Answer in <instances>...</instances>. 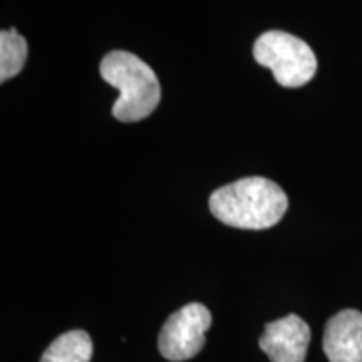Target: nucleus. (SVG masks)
I'll use <instances>...</instances> for the list:
<instances>
[{
	"label": "nucleus",
	"instance_id": "1",
	"mask_svg": "<svg viewBox=\"0 0 362 362\" xmlns=\"http://www.w3.org/2000/svg\"><path fill=\"white\" fill-rule=\"evenodd\" d=\"M288 198L274 181L250 176L215 189L210 210L221 223L242 230H267L284 218Z\"/></svg>",
	"mask_w": 362,
	"mask_h": 362
},
{
	"label": "nucleus",
	"instance_id": "2",
	"mask_svg": "<svg viewBox=\"0 0 362 362\" xmlns=\"http://www.w3.org/2000/svg\"><path fill=\"white\" fill-rule=\"evenodd\" d=\"M101 78L119 90L112 116L121 123L146 119L161 99V88L155 71L128 51H112L99 64Z\"/></svg>",
	"mask_w": 362,
	"mask_h": 362
},
{
	"label": "nucleus",
	"instance_id": "3",
	"mask_svg": "<svg viewBox=\"0 0 362 362\" xmlns=\"http://www.w3.org/2000/svg\"><path fill=\"white\" fill-rule=\"evenodd\" d=\"M253 57L269 67L282 88H302L317 72V57L309 44L282 30H269L253 44Z\"/></svg>",
	"mask_w": 362,
	"mask_h": 362
},
{
	"label": "nucleus",
	"instance_id": "4",
	"mask_svg": "<svg viewBox=\"0 0 362 362\" xmlns=\"http://www.w3.org/2000/svg\"><path fill=\"white\" fill-rule=\"evenodd\" d=\"M211 327V314L203 304L193 302L168 317L158 337V349L165 359L181 362L194 357L205 346Z\"/></svg>",
	"mask_w": 362,
	"mask_h": 362
},
{
	"label": "nucleus",
	"instance_id": "5",
	"mask_svg": "<svg viewBox=\"0 0 362 362\" xmlns=\"http://www.w3.org/2000/svg\"><path fill=\"white\" fill-rule=\"evenodd\" d=\"M310 327L302 317L288 314L265 325L260 349L272 362H305Z\"/></svg>",
	"mask_w": 362,
	"mask_h": 362
},
{
	"label": "nucleus",
	"instance_id": "6",
	"mask_svg": "<svg viewBox=\"0 0 362 362\" xmlns=\"http://www.w3.org/2000/svg\"><path fill=\"white\" fill-rule=\"evenodd\" d=\"M329 362H362V314L346 309L330 317L324 330Z\"/></svg>",
	"mask_w": 362,
	"mask_h": 362
},
{
	"label": "nucleus",
	"instance_id": "7",
	"mask_svg": "<svg viewBox=\"0 0 362 362\" xmlns=\"http://www.w3.org/2000/svg\"><path fill=\"white\" fill-rule=\"evenodd\" d=\"M93 357V341L84 330L61 334L47 349L40 362H89Z\"/></svg>",
	"mask_w": 362,
	"mask_h": 362
},
{
	"label": "nucleus",
	"instance_id": "8",
	"mask_svg": "<svg viewBox=\"0 0 362 362\" xmlns=\"http://www.w3.org/2000/svg\"><path fill=\"white\" fill-rule=\"evenodd\" d=\"M27 52V40L16 29L0 33V83L12 79L24 69Z\"/></svg>",
	"mask_w": 362,
	"mask_h": 362
}]
</instances>
